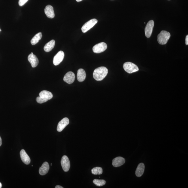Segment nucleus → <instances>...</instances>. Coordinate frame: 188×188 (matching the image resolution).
<instances>
[{
    "label": "nucleus",
    "instance_id": "f257e3e1",
    "mask_svg": "<svg viewBox=\"0 0 188 188\" xmlns=\"http://www.w3.org/2000/svg\"><path fill=\"white\" fill-rule=\"evenodd\" d=\"M108 70L106 67H101L98 68L94 71L93 78L97 81H101L104 79L108 75Z\"/></svg>",
    "mask_w": 188,
    "mask_h": 188
},
{
    "label": "nucleus",
    "instance_id": "f03ea898",
    "mask_svg": "<svg viewBox=\"0 0 188 188\" xmlns=\"http://www.w3.org/2000/svg\"><path fill=\"white\" fill-rule=\"evenodd\" d=\"M53 95L50 92L44 90L39 94V97L36 98V101L39 104H42L47 102L53 98Z\"/></svg>",
    "mask_w": 188,
    "mask_h": 188
},
{
    "label": "nucleus",
    "instance_id": "7ed1b4c3",
    "mask_svg": "<svg viewBox=\"0 0 188 188\" xmlns=\"http://www.w3.org/2000/svg\"><path fill=\"white\" fill-rule=\"evenodd\" d=\"M170 36L171 35L169 32L162 30L157 36V41L159 44H165L167 43Z\"/></svg>",
    "mask_w": 188,
    "mask_h": 188
},
{
    "label": "nucleus",
    "instance_id": "20e7f679",
    "mask_svg": "<svg viewBox=\"0 0 188 188\" xmlns=\"http://www.w3.org/2000/svg\"><path fill=\"white\" fill-rule=\"evenodd\" d=\"M123 68L126 71L131 74L139 71L138 67L136 65L131 62H126L123 65Z\"/></svg>",
    "mask_w": 188,
    "mask_h": 188
},
{
    "label": "nucleus",
    "instance_id": "39448f33",
    "mask_svg": "<svg viewBox=\"0 0 188 188\" xmlns=\"http://www.w3.org/2000/svg\"><path fill=\"white\" fill-rule=\"evenodd\" d=\"M98 23L97 19H93L85 23L82 28V32L86 33Z\"/></svg>",
    "mask_w": 188,
    "mask_h": 188
},
{
    "label": "nucleus",
    "instance_id": "423d86ee",
    "mask_svg": "<svg viewBox=\"0 0 188 188\" xmlns=\"http://www.w3.org/2000/svg\"><path fill=\"white\" fill-rule=\"evenodd\" d=\"M108 46L106 43L101 42L94 46L93 47V51L96 53H101L107 49Z\"/></svg>",
    "mask_w": 188,
    "mask_h": 188
},
{
    "label": "nucleus",
    "instance_id": "0eeeda50",
    "mask_svg": "<svg viewBox=\"0 0 188 188\" xmlns=\"http://www.w3.org/2000/svg\"><path fill=\"white\" fill-rule=\"evenodd\" d=\"M61 163L63 171H68L71 167L70 162L68 157L66 156H63L61 159Z\"/></svg>",
    "mask_w": 188,
    "mask_h": 188
},
{
    "label": "nucleus",
    "instance_id": "6e6552de",
    "mask_svg": "<svg viewBox=\"0 0 188 188\" xmlns=\"http://www.w3.org/2000/svg\"><path fill=\"white\" fill-rule=\"evenodd\" d=\"M154 23L153 20H150L148 23L145 28V36L147 38H150L153 32Z\"/></svg>",
    "mask_w": 188,
    "mask_h": 188
},
{
    "label": "nucleus",
    "instance_id": "1a4fd4ad",
    "mask_svg": "<svg viewBox=\"0 0 188 188\" xmlns=\"http://www.w3.org/2000/svg\"><path fill=\"white\" fill-rule=\"evenodd\" d=\"M65 54L62 51H59L56 55L54 56L53 60V64L57 65L62 62L64 59Z\"/></svg>",
    "mask_w": 188,
    "mask_h": 188
},
{
    "label": "nucleus",
    "instance_id": "9d476101",
    "mask_svg": "<svg viewBox=\"0 0 188 188\" xmlns=\"http://www.w3.org/2000/svg\"><path fill=\"white\" fill-rule=\"evenodd\" d=\"M69 123V121L68 118L65 117L63 118L59 122L57 128V130L59 132H62Z\"/></svg>",
    "mask_w": 188,
    "mask_h": 188
},
{
    "label": "nucleus",
    "instance_id": "9b49d317",
    "mask_svg": "<svg viewBox=\"0 0 188 188\" xmlns=\"http://www.w3.org/2000/svg\"><path fill=\"white\" fill-rule=\"evenodd\" d=\"M75 74L73 72L69 71L65 74L63 78V80L68 84L73 83L75 80Z\"/></svg>",
    "mask_w": 188,
    "mask_h": 188
},
{
    "label": "nucleus",
    "instance_id": "f8f14e48",
    "mask_svg": "<svg viewBox=\"0 0 188 188\" xmlns=\"http://www.w3.org/2000/svg\"><path fill=\"white\" fill-rule=\"evenodd\" d=\"M125 159L122 157H117L113 159L112 165L115 167H120L125 163Z\"/></svg>",
    "mask_w": 188,
    "mask_h": 188
},
{
    "label": "nucleus",
    "instance_id": "ddd939ff",
    "mask_svg": "<svg viewBox=\"0 0 188 188\" xmlns=\"http://www.w3.org/2000/svg\"><path fill=\"white\" fill-rule=\"evenodd\" d=\"M28 59L29 62L31 63L32 67H36L38 65L39 63L38 59L32 52L28 56Z\"/></svg>",
    "mask_w": 188,
    "mask_h": 188
},
{
    "label": "nucleus",
    "instance_id": "4468645a",
    "mask_svg": "<svg viewBox=\"0 0 188 188\" xmlns=\"http://www.w3.org/2000/svg\"><path fill=\"white\" fill-rule=\"evenodd\" d=\"M44 12L47 17L49 18H53L55 17L53 8L51 5H48L46 6Z\"/></svg>",
    "mask_w": 188,
    "mask_h": 188
},
{
    "label": "nucleus",
    "instance_id": "2eb2a0df",
    "mask_svg": "<svg viewBox=\"0 0 188 188\" xmlns=\"http://www.w3.org/2000/svg\"><path fill=\"white\" fill-rule=\"evenodd\" d=\"M20 155L21 160L26 165H29L31 160L25 150L23 149L21 150Z\"/></svg>",
    "mask_w": 188,
    "mask_h": 188
},
{
    "label": "nucleus",
    "instance_id": "dca6fc26",
    "mask_svg": "<svg viewBox=\"0 0 188 188\" xmlns=\"http://www.w3.org/2000/svg\"><path fill=\"white\" fill-rule=\"evenodd\" d=\"M50 169V166L49 163L47 162L43 163L42 165L39 168V173L41 175L44 176L47 174Z\"/></svg>",
    "mask_w": 188,
    "mask_h": 188
},
{
    "label": "nucleus",
    "instance_id": "f3484780",
    "mask_svg": "<svg viewBox=\"0 0 188 188\" xmlns=\"http://www.w3.org/2000/svg\"><path fill=\"white\" fill-rule=\"evenodd\" d=\"M86 71L83 69L78 70L77 73V79L79 82H82L86 79Z\"/></svg>",
    "mask_w": 188,
    "mask_h": 188
},
{
    "label": "nucleus",
    "instance_id": "a211bd4d",
    "mask_svg": "<svg viewBox=\"0 0 188 188\" xmlns=\"http://www.w3.org/2000/svg\"><path fill=\"white\" fill-rule=\"evenodd\" d=\"M145 170V165L143 163L139 164L138 166L136 171L135 175L137 177H140L143 175Z\"/></svg>",
    "mask_w": 188,
    "mask_h": 188
},
{
    "label": "nucleus",
    "instance_id": "6ab92c4d",
    "mask_svg": "<svg viewBox=\"0 0 188 188\" xmlns=\"http://www.w3.org/2000/svg\"><path fill=\"white\" fill-rule=\"evenodd\" d=\"M55 41L54 40H52L50 41L45 45L44 49L46 52H49L53 49L55 46Z\"/></svg>",
    "mask_w": 188,
    "mask_h": 188
},
{
    "label": "nucleus",
    "instance_id": "aec40b11",
    "mask_svg": "<svg viewBox=\"0 0 188 188\" xmlns=\"http://www.w3.org/2000/svg\"><path fill=\"white\" fill-rule=\"evenodd\" d=\"M42 35L41 32H39L36 34L31 41V43L32 45H35L38 43L39 40L42 38Z\"/></svg>",
    "mask_w": 188,
    "mask_h": 188
},
{
    "label": "nucleus",
    "instance_id": "412c9836",
    "mask_svg": "<svg viewBox=\"0 0 188 188\" xmlns=\"http://www.w3.org/2000/svg\"><path fill=\"white\" fill-rule=\"evenodd\" d=\"M92 173L93 174H102L103 170L101 167H96L91 170Z\"/></svg>",
    "mask_w": 188,
    "mask_h": 188
},
{
    "label": "nucleus",
    "instance_id": "4be33fe9",
    "mask_svg": "<svg viewBox=\"0 0 188 188\" xmlns=\"http://www.w3.org/2000/svg\"><path fill=\"white\" fill-rule=\"evenodd\" d=\"M93 183L94 184L98 186H102L106 184V181L104 180L95 179L93 180Z\"/></svg>",
    "mask_w": 188,
    "mask_h": 188
},
{
    "label": "nucleus",
    "instance_id": "5701e85b",
    "mask_svg": "<svg viewBox=\"0 0 188 188\" xmlns=\"http://www.w3.org/2000/svg\"><path fill=\"white\" fill-rule=\"evenodd\" d=\"M28 0H19V6H23L26 2H27Z\"/></svg>",
    "mask_w": 188,
    "mask_h": 188
},
{
    "label": "nucleus",
    "instance_id": "b1692460",
    "mask_svg": "<svg viewBox=\"0 0 188 188\" xmlns=\"http://www.w3.org/2000/svg\"><path fill=\"white\" fill-rule=\"evenodd\" d=\"M186 44L188 45V35H187L186 37Z\"/></svg>",
    "mask_w": 188,
    "mask_h": 188
},
{
    "label": "nucleus",
    "instance_id": "393cba45",
    "mask_svg": "<svg viewBox=\"0 0 188 188\" xmlns=\"http://www.w3.org/2000/svg\"><path fill=\"white\" fill-rule=\"evenodd\" d=\"M56 188H63V187L60 185H57L55 187Z\"/></svg>",
    "mask_w": 188,
    "mask_h": 188
},
{
    "label": "nucleus",
    "instance_id": "a878e982",
    "mask_svg": "<svg viewBox=\"0 0 188 188\" xmlns=\"http://www.w3.org/2000/svg\"><path fill=\"white\" fill-rule=\"evenodd\" d=\"M2 140L1 139V138L0 137V146L2 145Z\"/></svg>",
    "mask_w": 188,
    "mask_h": 188
},
{
    "label": "nucleus",
    "instance_id": "bb28decb",
    "mask_svg": "<svg viewBox=\"0 0 188 188\" xmlns=\"http://www.w3.org/2000/svg\"><path fill=\"white\" fill-rule=\"evenodd\" d=\"M82 0H76V1L77 2H80L82 1Z\"/></svg>",
    "mask_w": 188,
    "mask_h": 188
},
{
    "label": "nucleus",
    "instance_id": "cd10ccee",
    "mask_svg": "<svg viewBox=\"0 0 188 188\" xmlns=\"http://www.w3.org/2000/svg\"><path fill=\"white\" fill-rule=\"evenodd\" d=\"M2 184L1 182H0V188H2Z\"/></svg>",
    "mask_w": 188,
    "mask_h": 188
},
{
    "label": "nucleus",
    "instance_id": "c85d7f7f",
    "mask_svg": "<svg viewBox=\"0 0 188 188\" xmlns=\"http://www.w3.org/2000/svg\"><path fill=\"white\" fill-rule=\"evenodd\" d=\"M2 31V30L1 29V28H0V32H1Z\"/></svg>",
    "mask_w": 188,
    "mask_h": 188
}]
</instances>
